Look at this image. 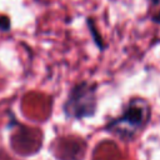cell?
Instances as JSON below:
<instances>
[{
    "mask_svg": "<svg viewBox=\"0 0 160 160\" xmlns=\"http://www.w3.org/2000/svg\"><path fill=\"white\" fill-rule=\"evenodd\" d=\"M150 118V108L142 99H132L124 114L108 125V130L122 139L134 138L145 128Z\"/></svg>",
    "mask_w": 160,
    "mask_h": 160,
    "instance_id": "6da1fadb",
    "label": "cell"
},
{
    "mask_svg": "<svg viewBox=\"0 0 160 160\" xmlns=\"http://www.w3.org/2000/svg\"><path fill=\"white\" fill-rule=\"evenodd\" d=\"M95 105V88L86 82H81L71 90L64 109L68 116L81 119L84 116L92 115Z\"/></svg>",
    "mask_w": 160,
    "mask_h": 160,
    "instance_id": "7a4b0ae2",
    "label": "cell"
},
{
    "mask_svg": "<svg viewBox=\"0 0 160 160\" xmlns=\"http://www.w3.org/2000/svg\"><path fill=\"white\" fill-rule=\"evenodd\" d=\"M152 20H154L155 22H159V24H160V11H158L156 14H154V16H152Z\"/></svg>",
    "mask_w": 160,
    "mask_h": 160,
    "instance_id": "8992f818",
    "label": "cell"
},
{
    "mask_svg": "<svg viewBox=\"0 0 160 160\" xmlns=\"http://www.w3.org/2000/svg\"><path fill=\"white\" fill-rule=\"evenodd\" d=\"M88 24H89V28H90V30H91V32H92V36H94V39H96V42H98V45H99V46H102V44H101V41H100L99 36H98V31H96V30H94V25H92V22H91V20H90V19L88 20Z\"/></svg>",
    "mask_w": 160,
    "mask_h": 160,
    "instance_id": "5b68a950",
    "label": "cell"
},
{
    "mask_svg": "<svg viewBox=\"0 0 160 160\" xmlns=\"http://www.w3.org/2000/svg\"><path fill=\"white\" fill-rule=\"evenodd\" d=\"M84 155V144L79 140L65 139L59 141L56 156L61 160H80Z\"/></svg>",
    "mask_w": 160,
    "mask_h": 160,
    "instance_id": "3957f363",
    "label": "cell"
},
{
    "mask_svg": "<svg viewBox=\"0 0 160 160\" xmlns=\"http://www.w3.org/2000/svg\"><path fill=\"white\" fill-rule=\"evenodd\" d=\"M0 29L1 30L10 29V19L8 16H0Z\"/></svg>",
    "mask_w": 160,
    "mask_h": 160,
    "instance_id": "277c9868",
    "label": "cell"
}]
</instances>
